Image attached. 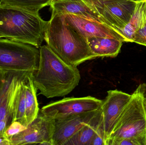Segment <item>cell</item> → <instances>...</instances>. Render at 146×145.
Segmentation results:
<instances>
[{
    "instance_id": "1",
    "label": "cell",
    "mask_w": 146,
    "mask_h": 145,
    "mask_svg": "<svg viewBox=\"0 0 146 145\" xmlns=\"http://www.w3.org/2000/svg\"><path fill=\"white\" fill-rule=\"evenodd\" d=\"M39 49V64L32 75L37 90L48 98L67 95L80 82V74L77 66L64 62L47 45Z\"/></svg>"
},
{
    "instance_id": "2",
    "label": "cell",
    "mask_w": 146,
    "mask_h": 145,
    "mask_svg": "<svg viewBox=\"0 0 146 145\" xmlns=\"http://www.w3.org/2000/svg\"><path fill=\"white\" fill-rule=\"evenodd\" d=\"M44 40L56 55L71 65L77 66L97 58L91 52L86 39L67 23L64 14L51 15Z\"/></svg>"
},
{
    "instance_id": "3",
    "label": "cell",
    "mask_w": 146,
    "mask_h": 145,
    "mask_svg": "<svg viewBox=\"0 0 146 145\" xmlns=\"http://www.w3.org/2000/svg\"><path fill=\"white\" fill-rule=\"evenodd\" d=\"M48 21L39 13L0 3V35L39 48Z\"/></svg>"
},
{
    "instance_id": "4",
    "label": "cell",
    "mask_w": 146,
    "mask_h": 145,
    "mask_svg": "<svg viewBox=\"0 0 146 145\" xmlns=\"http://www.w3.org/2000/svg\"><path fill=\"white\" fill-rule=\"evenodd\" d=\"M146 83L141 84L132 94L111 135L107 145H116L123 139L145 135L146 112L144 98Z\"/></svg>"
},
{
    "instance_id": "5",
    "label": "cell",
    "mask_w": 146,
    "mask_h": 145,
    "mask_svg": "<svg viewBox=\"0 0 146 145\" xmlns=\"http://www.w3.org/2000/svg\"><path fill=\"white\" fill-rule=\"evenodd\" d=\"M39 58V48L0 37V70L34 72L38 67Z\"/></svg>"
},
{
    "instance_id": "6",
    "label": "cell",
    "mask_w": 146,
    "mask_h": 145,
    "mask_svg": "<svg viewBox=\"0 0 146 145\" xmlns=\"http://www.w3.org/2000/svg\"><path fill=\"white\" fill-rule=\"evenodd\" d=\"M83 1L99 15L104 23L119 33L132 18L137 3L131 0Z\"/></svg>"
},
{
    "instance_id": "7",
    "label": "cell",
    "mask_w": 146,
    "mask_h": 145,
    "mask_svg": "<svg viewBox=\"0 0 146 145\" xmlns=\"http://www.w3.org/2000/svg\"><path fill=\"white\" fill-rule=\"evenodd\" d=\"M102 102L103 100L90 96L65 98L43 106L40 111L56 121L98 110L101 108Z\"/></svg>"
},
{
    "instance_id": "8",
    "label": "cell",
    "mask_w": 146,
    "mask_h": 145,
    "mask_svg": "<svg viewBox=\"0 0 146 145\" xmlns=\"http://www.w3.org/2000/svg\"><path fill=\"white\" fill-rule=\"evenodd\" d=\"M31 73L0 70V121L6 120L11 123L14 105L21 84Z\"/></svg>"
},
{
    "instance_id": "9",
    "label": "cell",
    "mask_w": 146,
    "mask_h": 145,
    "mask_svg": "<svg viewBox=\"0 0 146 145\" xmlns=\"http://www.w3.org/2000/svg\"><path fill=\"white\" fill-rule=\"evenodd\" d=\"M55 120L39 110L37 117L21 133L9 139L10 145H52Z\"/></svg>"
},
{
    "instance_id": "10",
    "label": "cell",
    "mask_w": 146,
    "mask_h": 145,
    "mask_svg": "<svg viewBox=\"0 0 146 145\" xmlns=\"http://www.w3.org/2000/svg\"><path fill=\"white\" fill-rule=\"evenodd\" d=\"M131 97L132 94L117 89L107 92V96L103 100L101 106L106 145L121 114Z\"/></svg>"
},
{
    "instance_id": "11",
    "label": "cell",
    "mask_w": 146,
    "mask_h": 145,
    "mask_svg": "<svg viewBox=\"0 0 146 145\" xmlns=\"http://www.w3.org/2000/svg\"><path fill=\"white\" fill-rule=\"evenodd\" d=\"M64 15L67 23L86 38L92 37H110L125 42L124 37L120 33L104 23L80 15L70 14Z\"/></svg>"
},
{
    "instance_id": "12",
    "label": "cell",
    "mask_w": 146,
    "mask_h": 145,
    "mask_svg": "<svg viewBox=\"0 0 146 145\" xmlns=\"http://www.w3.org/2000/svg\"><path fill=\"white\" fill-rule=\"evenodd\" d=\"M100 110L55 121L52 145H64L76 132L91 121Z\"/></svg>"
},
{
    "instance_id": "13",
    "label": "cell",
    "mask_w": 146,
    "mask_h": 145,
    "mask_svg": "<svg viewBox=\"0 0 146 145\" xmlns=\"http://www.w3.org/2000/svg\"><path fill=\"white\" fill-rule=\"evenodd\" d=\"M50 6L51 15L70 14L104 23L99 15L83 0H51Z\"/></svg>"
},
{
    "instance_id": "14",
    "label": "cell",
    "mask_w": 146,
    "mask_h": 145,
    "mask_svg": "<svg viewBox=\"0 0 146 145\" xmlns=\"http://www.w3.org/2000/svg\"><path fill=\"white\" fill-rule=\"evenodd\" d=\"M92 52L97 58L116 57L121 51L123 42L110 37H92L86 38Z\"/></svg>"
},
{
    "instance_id": "15",
    "label": "cell",
    "mask_w": 146,
    "mask_h": 145,
    "mask_svg": "<svg viewBox=\"0 0 146 145\" xmlns=\"http://www.w3.org/2000/svg\"><path fill=\"white\" fill-rule=\"evenodd\" d=\"M103 122L101 109L98 114L68 139L64 145H87L90 143Z\"/></svg>"
},
{
    "instance_id": "16",
    "label": "cell",
    "mask_w": 146,
    "mask_h": 145,
    "mask_svg": "<svg viewBox=\"0 0 146 145\" xmlns=\"http://www.w3.org/2000/svg\"><path fill=\"white\" fill-rule=\"evenodd\" d=\"M33 73L29 74L24 81L27 127L37 117L40 110L37 99V89L33 80Z\"/></svg>"
},
{
    "instance_id": "17",
    "label": "cell",
    "mask_w": 146,
    "mask_h": 145,
    "mask_svg": "<svg viewBox=\"0 0 146 145\" xmlns=\"http://www.w3.org/2000/svg\"><path fill=\"white\" fill-rule=\"evenodd\" d=\"M146 5V0L138 2L130 21L119 33L124 37L125 42L133 43L134 34L138 29Z\"/></svg>"
},
{
    "instance_id": "18",
    "label": "cell",
    "mask_w": 146,
    "mask_h": 145,
    "mask_svg": "<svg viewBox=\"0 0 146 145\" xmlns=\"http://www.w3.org/2000/svg\"><path fill=\"white\" fill-rule=\"evenodd\" d=\"M51 1V0H0V3L38 12L44 7L50 6Z\"/></svg>"
},
{
    "instance_id": "19",
    "label": "cell",
    "mask_w": 146,
    "mask_h": 145,
    "mask_svg": "<svg viewBox=\"0 0 146 145\" xmlns=\"http://www.w3.org/2000/svg\"><path fill=\"white\" fill-rule=\"evenodd\" d=\"M24 81L21 84L19 95L17 96L14 105L12 113V122L17 121L27 127L26 119L25 90L24 85Z\"/></svg>"
},
{
    "instance_id": "20",
    "label": "cell",
    "mask_w": 146,
    "mask_h": 145,
    "mask_svg": "<svg viewBox=\"0 0 146 145\" xmlns=\"http://www.w3.org/2000/svg\"><path fill=\"white\" fill-rule=\"evenodd\" d=\"M133 43L146 47V15L145 8L138 29L134 34Z\"/></svg>"
},
{
    "instance_id": "21",
    "label": "cell",
    "mask_w": 146,
    "mask_h": 145,
    "mask_svg": "<svg viewBox=\"0 0 146 145\" xmlns=\"http://www.w3.org/2000/svg\"><path fill=\"white\" fill-rule=\"evenodd\" d=\"M26 128L27 127L19 122L17 121L12 122L6 129L3 137L9 140L15 135L24 131Z\"/></svg>"
},
{
    "instance_id": "22",
    "label": "cell",
    "mask_w": 146,
    "mask_h": 145,
    "mask_svg": "<svg viewBox=\"0 0 146 145\" xmlns=\"http://www.w3.org/2000/svg\"><path fill=\"white\" fill-rule=\"evenodd\" d=\"M116 145H146L145 135L123 139L119 141Z\"/></svg>"
},
{
    "instance_id": "23",
    "label": "cell",
    "mask_w": 146,
    "mask_h": 145,
    "mask_svg": "<svg viewBox=\"0 0 146 145\" xmlns=\"http://www.w3.org/2000/svg\"><path fill=\"white\" fill-rule=\"evenodd\" d=\"M90 145H106L104 138L103 122L94 135L90 143Z\"/></svg>"
},
{
    "instance_id": "24",
    "label": "cell",
    "mask_w": 146,
    "mask_h": 145,
    "mask_svg": "<svg viewBox=\"0 0 146 145\" xmlns=\"http://www.w3.org/2000/svg\"><path fill=\"white\" fill-rule=\"evenodd\" d=\"M0 145H10L9 140L4 137H0Z\"/></svg>"
},
{
    "instance_id": "25",
    "label": "cell",
    "mask_w": 146,
    "mask_h": 145,
    "mask_svg": "<svg viewBox=\"0 0 146 145\" xmlns=\"http://www.w3.org/2000/svg\"><path fill=\"white\" fill-rule=\"evenodd\" d=\"M144 106H145V110L146 112V91L145 94V98H144Z\"/></svg>"
},
{
    "instance_id": "26",
    "label": "cell",
    "mask_w": 146,
    "mask_h": 145,
    "mask_svg": "<svg viewBox=\"0 0 146 145\" xmlns=\"http://www.w3.org/2000/svg\"><path fill=\"white\" fill-rule=\"evenodd\" d=\"M131 1H133L138 2L142 1H145V0H131Z\"/></svg>"
},
{
    "instance_id": "27",
    "label": "cell",
    "mask_w": 146,
    "mask_h": 145,
    "mask_svg": "<svg viewBox=\"0 0 146 145\" xmlns=\"http://www.w3.org/2000/svg\"><path fill=\"white\" fill-rule=\"evenodd\" d=\"M145 138H146V133H145Z\"/></svg>"
},
{
    "instance_id": "28",
    "label": "cell",
    "mask_w": 146,
    "mask_h": 145,
    "mask_svg": "<svg viewBox=\"0 0 146 145\" xmlns=\"http://www.w3.org/2000/svg\"><path fill=\"white\" fill-rule=\"evenodd\" d=\"M145 13H146V7H145Z\"/></svg>"
},
{
    "instance_id": "29",
    "label": "cell",
    "mask_w": 146,
    "mask_h": 145,
    "mask_svg": "<svg viewBox=\"0 0 146 145\" xmlns=\"http://www.w3.org/2000/svg\"><path fill=\"white\" fill-rule=\"evenodd\" d=\"M0 37H1V35H0Z\"/></svg>"
}]
</instances>
